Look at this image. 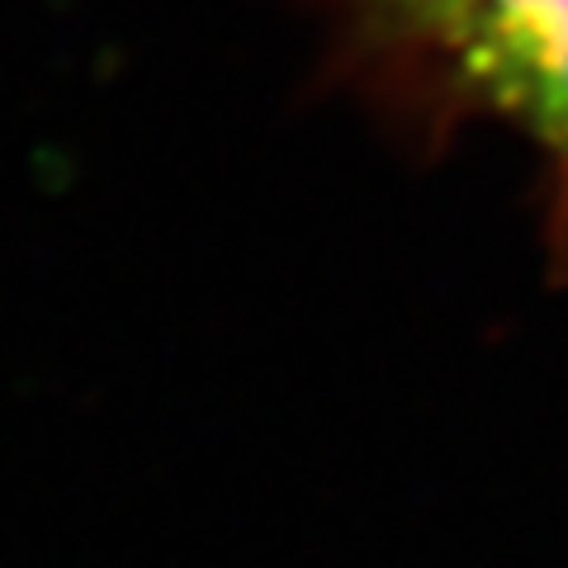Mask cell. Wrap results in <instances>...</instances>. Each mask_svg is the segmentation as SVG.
Masks as SVG:
<instances>
[{"label": "cell", "instance_id": "obj_1", "mask_svg": "<svg viewBox=\"0 0 568 568\" xmlns=\"http://www.w3.org/2000/svg\"><path fill=\"white\" fill-rule=\"evenodd\" d=\"M440 52L568 162V0H459Z\"/></svg>", "mask_w": 568, "mask_h": 568}, {"label": "cell", "instance_id": "obj_2", "mask_svg": "<svg viewBox=\"0 0 568 568\" xmlns=\"http://www.w3.org/2000/svg\"><path fill=\"white\" fill-rule=\"evenodd\" d=\"M346 6L355 10V20L388 43L440 48L459 0H346Z\"/></svg>", "mask_w": 568, "mask_h": 568}]
</instances>
